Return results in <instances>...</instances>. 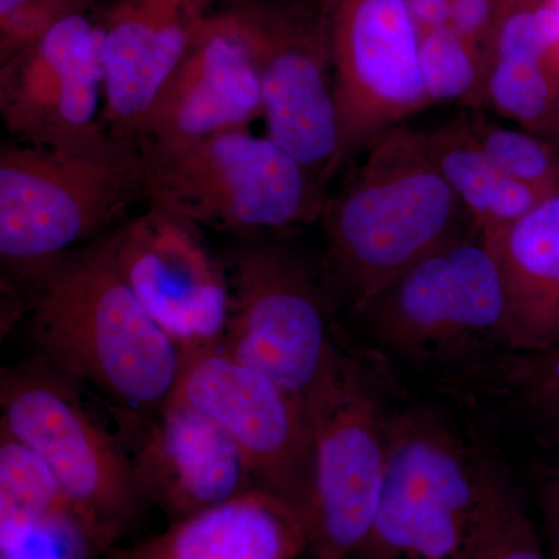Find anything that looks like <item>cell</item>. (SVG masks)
Segmentation results:
<instances>
[{
    "label": "cell",
    "instance_id": "obj_1",
    "mask_svg": "<svg viewBox=\"0 0 559 559\" xmlns=\"http://www.w3.org/2000/svg\"><path fill=\"white\" fill-rule=\"evenodd\" d=\"M319 218V264L334 311L364 301L452 242L479 231L426 151L421 131L403 127L374 140Z\"/></svg>",
    "mask_w": 559,
    "mask_h": 559
},
{
    "label": "cell",
    "instance_id": "obj_2",
    "mask_svg": "<svg viewBox=\"0 0 559 559\" xmlns=\"http://www.w3.org/2000/svg\"><path fill=\"white\" fill-rule=\"evenodd\" d=\"M119 229L70 250L20 286L40 359L123 409L154 412L170 399L182 353L156 325L117 261Z\"/></svg>",
    "mask_w": 559,
    "mask_h": 559
},
{
    "label": "cell",
    "instance_id": "obj_3",
    "mask_svg": "<svg viewBox=\"0 0 559 559\" xmlns=\"http://www.w3.org/2000/svg\"><path fill=\"white\" fill-rule=\"evenodd\" d=\"M345 318L374 358L450 390L518 352L498 261L479 231L423 260Z\"/></svg>",
    "mask_w": 559,
    "mask_h": 559
},
{
    "label": "cell",
    "instance_id": "obj_4",
    "mask_svg": "<svg viewBox=\"0 0 559 559\" xmlns=\"http://www.w3.org/2000/svg\"><path fill=\"white\" fill-rule=\"evenodd\" d=\"M146 201L138 145L109 132L72 148L0 146V260L20 286L70 250L120 227Z\"/></svg>",
    "mask_w": 559,
    "mask_h": 559
},
{
    "label": "cell",
    "instance_id": "obj_5",
    "mask_svg": "<svg viewBox=\"0 0 559 559\" xmlns=\"http://www.w3.org/2000/svg\"><path fill=\"white\" fill-rule=\"evenodd\" d=\"M138 150L148 204L237 241L296 237L319 223L329 194L277 143L249 130Z\"/></svg>",
    "mask_w": 559,
    "mask_h": 559
},
{
    "label": "cell",
    "instance_id": "obj_6",
    "mask_svg": "<svg viewBox=\"0 0 559 559\" xmlns=\"http://www.w3.org/2000/svg\"><path fill=\"white\" fill-rule=\"evenodd\" d=\"M479 433L469 441L439 412L392 411L388 459L364 559H468L485 511Z\"/></svg>",
    "mask_w": 559,
    "mask_h": 559
},
{
    "label": "cell",
    "instance_id": "obj_7",
    "mask_svg": "<svg viewBox=\"0 0 559 559\" xmlns=\"http://www.w3.org/2000/svg\"><path fill=\"white\" fill-rule=\"evenodd\" d=\"M381 364L367 349L344 348L305 399L312 426V485L304 513L310 559L355 557L373 525L392 414Z\"/></svg>",
    "mask_w": 559,
    "mask_h": 559
},
{
    "label": "cell",
    "instance_id": "obj_8",
    "mask_svg": "<svg viewBox=\"0 0 559 559\" xmlns=\"http://www.w3.org/2000/svg\"><path fill=\"white\" fill-rule=\"evenodd\" d=\"M223 261L230 316L221 347L307 399L345 348L319 260L288 237L237 241Z\"/></svg>",
    "mask_w": 559,
    "mask_h": 559
},
{
    "label": "cell",
    "instance_id": "obj_9",
    "mask_svg": "<svg viewBox=\"0 0 559 559\" xmlns=\"http://www.w3.org/2000/svg\"><path fill=\"white\" fill-rule=\"evenodd\" d=\"M0 426L46 462L108 551L142 514L130 457L84 407L75 381L46 360L3 370Z\"/></svg>",
    "mask_w": 559,
    "mask_h": 559
},
{
    "label": "cell",
    "instance_id": "obj_10",
    "mask_svg": "<svg viewBox=\"0 0 559 559\" xmlns=\"http://www.w3.org/2000/svg\"><path fill=\"white\" fill-rule=\"evenodd\" d=\"M259 73L266 135L320 186L341 176L333 60L322 0H221Z\"/></svg>",
    "mask_w": 559,
    "mask_h": 559
},
{
    "label": "cell",
    "instance_id": "obj_11",
    "mask_svg": "<svg viewBox=\"0 0 559 559\" xmlns=\"http://www.w3.org/2000/svg\"><path fill=\"white\" fill-rule=\"evenodd\" d=\"M168 400L212 419L240 451L257 487L285 499L304 520L312 485V426L304 396L218 345L182 355Z\"/></svg>",
    "mask_w": 559,
    "mask_h": 559
},
{
    "label": "cell",
    "instance_id": "obj_12",
    "mask_svg": "<svg viewBox=\"0 0 559 559\" xmlns=\"http://www.w3.org/2000/svg\"><path fill=\"white\" fill-rule=\"evenodd\" d=\"M333 60L341 175L385 132L428 108L406 0H322Z\"/></svg>",
    "mask_w": 559,
    "mask_h": 559
},
{
    "label": "cell",
    "instance_id": "obj_13",
    "mask_svg": "<svg viewBox=\"0 0 559 559\" xmlns=\"http://www.w3.org/2000/svg\"><path fill=\"white\" fill-rule=\"evenodd\" d=\"M204 229L160 205L123 223L117 261L150 318L182 355L223 345L230 316L226 264Z\"/></svg>",
    "mask_w": 559,
    "mask_h": 559
},
{
    "label": "cell",
    "instance_id": "obj_14",
    "mask_svg": "<svg viewBox=\"0 0 559 559\" xmlns=\"http://www.w3.org/2000/svg\"><path fill=\"white\" fill-rule=\"evenodd\" d=\"M102 46L100 21L80 11L0 64V116L11 140L72 148L108 132Z\"/></svg>",
    "mask_w": 559,
    "mask_h": 559
},
{
    "label": "cell",
    "instance_id": "obj_15",
    "mask_svg": "<svg viewBox=\"0 0 559 559\" xmlns=\"http://www.w3.org/2000/svg\"><path fill=\"white\" fill-rule=\"evenodd\" d=\"M109 407L143 502L171 521L257 487L237 447L200 412L170 400L154 412Z\"/></svg>",
    "mask_w": 559,
    "mask_h": 559
},
{
    "label": "cell",
    "instance_id": "obj_16",
    "mask_svg": "<svg viewBox=\"0 0 559 559\" xmlns=\"http://www.w3.org/2000/svg\"><path fill=\"white\" fill-rule=\"evenodd\" d=\"M263 117L255 62L240 22L219 3L165 84L135 145H179L249 130Z\"/></svg>",
    "mask_w": 559,
    "mask_h": 559
},
{
    "label": "cell",
    "instance_id": "obj_17",
    "mask_svg": "<svg viewBox=\"0 0 559 559\" xmlns=\"http://www.w3.org/2000/svg\"><path fill=\"white\" fill-rule=\"evenodd\" d=\"M221 0H119L100 20L102 124L134 142Z\"/></svg>",
    "mask_w": 559,
    "mask_h": 559
},
{
    "label": "cell",
    "instance_id": "obj_18",
    "mask_svg": "<svg viewBox=\"0 0 559 559\" xmlns=\"http://www.w3.org/2000/svg\"><path fill=\"white\" fill-rule=\"evenodd\" d=\"M310 550L299 511L267 489L250 488L234 499L171 521L170 527L106 559H299Z\"/></svg>",
    "mask_w": 559,
    "mask_h": 559
},
{
    "label": "cell",
    "instance_id": "obj_19",
    "mask_svg": "<svg viewBox=\"0 0 559 559\" xmlns=\"http://www.w3.org/2000/svg\"><path fill=\"white\" fill-rule=\"evenodd\" d=\"M487 102L522 130L559 142V20L546 3L500 14Z\"/></svg>",
    "mask_w": 559,
    "mask_h": 559
},
{
    "label": "cell",
    "instance_id": "obj_20",
    "mask_svg": "<svg viewBox=\"0 0 559 559\" xmlns=\"http://www.w3.org/2000/svg\"><path fill=\"white\" fill-rule=\"evenodd\" d=\"M488 246L518 352L559 347V191Z\"/></svg>",
    "mask_w": 559,
    "mask_h": 559
},
{
    "label": "cell",
    "instance_id": "obj_21",
    "mask_svg": "<svg viewBox=\"0 0 559 559\" xmlns=\"http://www.w3.org/2000/svg\"><path fill=\"white\" fill-rule=\"evenodd\" d=\"M426 151L487 245L547 197L496 167L471 130L468 112L421 132Z\"/></svg>",
    "mask_w": 559,
    "mask_h": 559
},
{
    "label": "cell",
    "instance_id": "obj_22",
    "mask_svg": "<svg viewBox=\"0 0 559 559\" xmlns=\"http://www.w3.org/2000/svg\"><path fill=\"white\" fill-rule=\"evenodd\" d=\"M452 392L507 404L539 430L540 440L559 436V347L507 353Z\"/></svg>",
    "mask_w": 559,
    "mask_h": 559
},
{
    "label": "cell",
    "instance_id": "obj_23",
    "mask_svg": "<svg viewBox=\"0 0 559 559\" xmlns=\"http://www.w3.org/2000/svg\"><path fill=\"white\" fill-rule=\"evenodd\" d=\"M485 500L468 559H550L506 462L480 441Z\"/></svg>",
    "mask_w": 559,
    "mask_h": 559
},
{
    "label": "cell",
    "instance_id": "obj_24",
    "mask_svg": "<svg viewBox=\"0 0 559 559\" xmlns=\"http://www.w3.org/2000/svg\"><path fill=\"white\" fill-rule=\"evenodd\" d=\"M106 554L79 511L0 506V559H97Z\"/></svg>",
    "mask_w": 559,
    "mask_h": 559
},
{
    "label": "cell",
    "instance_id": "obj_25",
    "mask_svg": "<svg viewBox=\"0 0 559 559\" xmlns=\"http://www.w3.org/2000/svg\"><path fill=\"white\" fill-rule=\"evenodd\" d=\"M418 60L429 105L457 103L465 110L487 108L488 55L451 27L419 33Z\"/></svg>",
    "mask_w": 559,
    "mask_h": 559
},
{
    "label": "cell",
    "instance_id": "obj_26",
    "mask_svg": "<svg viewBox=\"0 0 559 559\" xmlns=\"http://www.w3.org/2000/svg\"><path fill=\"white\" fill-rule=\"evenodd\" d=\"M474 138L509 178L544 197L559 191V150L549 140L525 130L502 127L484 110H466Z\"/></svg>",
    "mask_w": 559,
    "mask_h": 559
},
{
    "label": "cell",
    "instance_id": "obj_27",
    "mask_svg": "<svg viewBox=\"0 0 559 559\" xmlns=\"http://www.w3.org/2000/svg\"><path fill=\"white\" fill-rule=\"evenodd\" d=\"M0 506L27 510L79 511L46 462L2 426H0Z\"/></svg>",
    "mask_w": 559,
    "mask_h": 559
},
{
    "label": "cell",
    "instance_id": "obj_28",
    "mask_svg": "<svg viewBox=\"0 0 559 559\" xmlns=\"http://www.w3.org/2000/svg\"><path fill=\"white\" fill-rule=\"evenodd\" d=\"M87 10V0H0V64L43 38L58 22Z\"/></svg>",
    "mask_w": 559,
    "mask_h": 559
},
{
    "label": "cell",
    "instance_id": "obj_29",
    "mask_svg": "<svg viewBox=\"0 0 559 559\" xmlns=\"http://www.w3.org/2000/svg\"><path fill=\"white\" fill-rule=\"evenodd\" d=\"M499 22L496 0H452V31L488 55Z\"/></svg>",
    "mask_w": 559,
    "mask_h": 559
},
{
    "label": "cell",
    "instance_id": "obj_30",
    "mask_svg": "<svg viewBox=\"0 0 559 559\" xmlns=\"http://www.w3.org/2000/svg\"><path fill=\"white\" fill-rule=\"evenodd\" d=\"M535 499L551 550V559H559V479L546 466L535 474Z\"/></svg>",
    "mask_w": 559,
    "mask_h": 559
},
{
    "label": "cell",
    "instance_id": "obj_31",
    "mask_svg": "<svg viewBox=\"0 0 559 559\" xmlns=\"http://www.w3.org/2000/svg\"><path fill=\"white\" fill-rule=\"evenodd\" d=\"M418 32L450 27L452 0H406Z\"/></svg>",
    "mask_w": 559,
    "mask_h": 559
},
{
    "label": "cell",
    "instance_id": "obj_32",
    "mask_svg": "<svg viewBox=\"0 0 559 559\" xmlns=\"http://www.w3.org/2000/svg\"><path fill=\"white\" fill-rule=\"evenodd\" d=\"M543 441L546 450L550 452V462L546 463V468L559 479V436L549 437V439Z\"/></svg>",
    "mask_w": 559,
    "mask_h": 559
},
{
    "label": "cell",
    "instance_id": "obj_33",
    "mask_svg": "<svg viewBox=\"0 0 559 559\" xmlns=\"http://www.w3.org/2000/svg\"><path fill=\"white\" fill-rule=\"evenodd\" d=\"M499 9V16L506 11L525 9V7H538L546 3V0H496Z\"/></svg>",
    "mask_w": 559,
    "mask_h": 559
},
{
    "label": "cell",
    "instance_id": "obj_34",
    "mask_svg": "<svg viewBox=\"0 0 559 559\" xmlns=\"http://www.w3.org/2000/svg\"><path fill=\"white\" fill-rule=\"evenodd\" d=\"M546 5H549L554 13L557 14L559 20V0H546Z\"/></svg>",
    "mask_w": 559,
    "mask_h": 559
},
{
    "label": "cell",
    "instance_id": "obj_35",
    "mask_svg": "<svg viewBox=\"0 0 559 559\" xmlns=\"http://www.w3.org/2000/svg\"><path fill=\"white\" fill-rule=\"evenodd\" d=\"M554 145L557 146V148L559 150V142L554 143Z\"/></svg>",
    "mask_w": 559,
    "mask_h": 559
},
{
    "label": "cell",
    "instance_id": "obj_36",
    "mask_svg": "<svg viewBox=\"0 0 559 559\" xmlns=\"http://www.w3.org/2000/svg\"><path fill=\"white\" fill-rule=\"evenodd\" d=\"M348 559H364V558L353 557V558H348Z\"/></svg>",
    "mask_w": 559,
    "mask_h": 559
}]
</instances>
